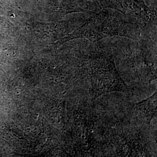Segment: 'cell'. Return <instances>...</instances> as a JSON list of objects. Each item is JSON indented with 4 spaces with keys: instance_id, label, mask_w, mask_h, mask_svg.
Here are the masks:
<instances>
[{
    "instance_id": "cell-1",
    "label": "cell",
    "mask_w": 157,
    "mask_h": 157,
    "mask_svg": "<svg viewBox=\"0 0 157 157\" xmlns=\"http://www.w3.org/2000/svg\"><path fill=\"white\" fill-rule=\"evenodd\" d=\"M137 26L133 23L113 18L105 12H98L77 30L61 40L58 45L78 38H85L93 42L113 36H121L137 40L140 34Z\"/></svg>"
},
{
    "instance_id": "cell-2",
    "label": "cell",
    "mask_w": 157,
    "mask_h": 157,
    "mask_svg": "<svg viewBox=\"0 0 157 157\" xmlns=\"http://www.w3.org/2000/svg\"><path fill=\"white\" fill-rule=\"evenodd\" d=\"M92 83L97 87L100 86L107 90L124 89L125 87L122 79L111 56L101 53L93 56L90 62Z\"/></svg>"
},
{
    "instance_id": "cell-3",
    "label": "cell",
    "mask_w": 157,
    "mask_h": 157,
    "mask_svg": "<svg viewBox=\"0 0 157 157\" xmlns=\"http://www.w3.org/2000/svg\"><path fill=\"white\" fill-rule=\"evenodd\" d=\"M104 4L124 14L135 15L148 22L156 21L155 12L137 0H104Z\"/></svg>"
}]
</instances>
